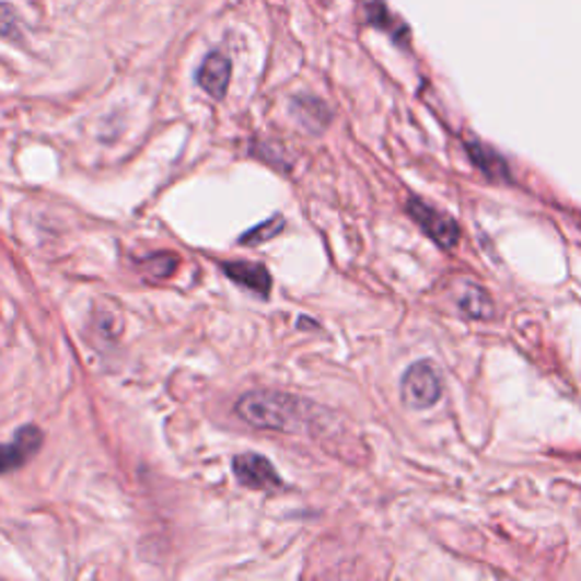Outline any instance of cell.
<instances>
[{
  "instance_id": "3957f363",
  "label": "cell",
  "mask_w": 581,
  "mask_h": 581,
  "mask_svg": "<svg viewBox=\"0 0 581 581\" xmlns=\"http://www.w3.org/2000/svg\"><path fill=\"white\" fill-rule=\"evenodd\" d=\"M407 211L411 213V219L420 225V230L432 241H437L441 248L450 251L458 243V234H462V230H458L456 221L450 219L448 213H443L441 209L427 205L420 198H411L407 205Z\"/></svg>"
},
{
  "instance_id": "ba28073f",
  "label": "cell",
  "mask_w": 581,
  "mask_h": 581,
  "mask_svg": "<svg viewBox=\"0 0 581 581\" xmlns=\"http://www.w3.org/2000/svg\"><path fill=\"white\" fill-rule=\"evenodd\" d=\"M291 112L300 120V124L307 130H312V132L323 130L332 120L329 107L321 98H314V96H298V98H293Z\"/></svg>"
},
{
  "instance_id": "7a4b0ae2",
  "label": "cell",
  "mask_w": 581,
  "mask_h": 581,
  "mask_svg": "<svg viewBox=\"0 0 581 581\" xmlns=\"http://www.w3.org/2000/svg\"><path fill=\"white\" fill-rule=\"evenodd\" d=\"M441 377L430 361H416L400 382L403 403L411 409H430L441 400Z\"/></svg>"
},
{
  "instance_id": "8fae6325",
  "label": "cell",
  "mask_w": 581,
  "mask_h": 581,
  "mask_svg": "<svg viewBox=\"0 0 581 581\" xmlns=\"http://www.w3.org/2000/svg\"><path fill=\"white\" fill-rule=\"evenodd\" d=\"M284 225L287 223H284L282 217H272L266 223H259L257 228H253L251 232L243 234L239 241L246 243V246H257V243H264V241H270L272 236H278L284 230Z\"/></svg>"
},
{
  "instance_id": "5b68a950",
  "label": "cell",
  "mask_w": 581,
  "mask_h": 581,
  "mask_svg": "<svg viewBox=\"0 0 581 581\" xmlns=\"http://www.w3.org/2000/svg\"><path fill=\"white\" fill-rule=\"evenodd\" d=\"M44 443V434L39 427L27 425L21 427L12 443H0V475L21 468L30 456H33Z\"/></svg>"
},
{
  "instance_id": "8992f818",
  "label": "cell",
  "mask_w": 581,
  "mask_h": 581,
  "mask_svg": "<svg viewBox=\"0 0 581 581\" xmlns=\"http://www.w3.org/2000/svg\"><path fill=\"white\" fill-rule=\"evenodd\" d=\"M230 78H232V62L230 57H225L223 53H209L202 65L196 73V80L200 84V89L205 94H209L211 98L223 101L228 94V86H230Z\"/></svg>"
},
{
  "instance_id": "7c38bea8",
  "label": "cell",
  "mask_w": 581,
  "mask_h": 581,
  "mask_svg": "<svg viewBox=\"0 0 581 581\" xmlns=\"http://www.w3.org/2000/svg\"><path fill=\"white\" fill-rule=\"evenodd\" d=\"M0 37H3V39H12V42H19L21 39L19 14L8 3H0Z\"/></svg>"
},
{
  "instance_id": "6da1fadb",
  "label": "cell",
  "mask_w": 581,
  "mask_h": 581,
  "mask_svg": "<svg viewBox=\"0 0 581 581\" xmlns=\"http://www.w3.org/2000/svg\"><path fill=\"white\" fill-rule=\"evenodd\" d=\"M316 409L298 400V397L280 391H251L239 397L236 414L241 420H246L257 430H272V432H300L314 418Z\"/></svg>"
},
{
  "instance_id": "30bf717a",
  "label": "cell",
  "mask_w": 581,
  "mask_h": 581,
  "mask_svg": "<svg viewBox=\"0 0 581 581\" xmlns=\"http://www.w3.org/2000/svg\"><path fill=\"white\" fill-rule=\"evenodd\" d=\"M458 307H462V312L466 316H473V318H488V316H493V302H491V298H488L477 287L468 289L462 298H458Z\"/></svg>"
},
{
  "instance_id": "9c48e42d",
  "label": "cell",
  "mask_w": 581,
  "mask_h": 581,
  "mask_svg": "<svg viewBox=\"0 0 581 581\" xmlns=\"http://www.w3.org/2000/svg\"><path fill=\"white\" fill-rule=\"evenodd\" d=\"M466 150H468V155L473 160V164L486 175V177H491V179H509V169H507V162L498 155L496 150L491 148H486L484 143L479 141H468L466 143Z\"/></svg>"
},
{
  "instance_id": "4fadbf2b",
  "label": "cell",
  "mask_w": 581,
  "mask_h": 581,
  "mask_svg": "<svg viewBox=\"0 0 581 581\" xmlns=\"http://www.w3.org/2000/svg\"><path fill=\"white\" fill-rule=\"evenodd\" d=\"M177 268V257L171 253H162L148 262V270L158 278H169V275Z\"/></svg>"
},
{
  "instance_id": "277c9868",
  "label": "cell",
  "mask_w": 581,
  "mask_h": 581,
  "mask_svg": "<svg viewBox=\"0 0 581 581\" xmlns=\"http://www.w3.org/2000/svg\"><path fill=\"white\" fill-rule=\"evenodd\" d=\"M232 468L236 479L255 491H280L282 488V479L275 473L272 464L259 454H239Z\"/></svg>"
},
{
  "instance_id": "52a82bcc",
  "label": "cell",
  "mask_w": 581,
  "mask_h": 581,
  "mask_svg": "<svg viewBox=\"0 0 581 581\" xmlns=\"http://www.w3.org/2000/svg\"><path fill=\"white\" fill-rule=\"evenodd\" d=\"M225 275L236 282L239 287H246L248 291L257 295H268L270 291V275L262 264H251V262H230L223 266Z\"/></svg>"
}]
</instances>
